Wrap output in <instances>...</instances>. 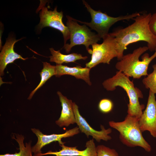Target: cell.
Segmentation results:
<instances>
[{
  "instance_id": "cell-17",
  "label": "cell",
  "mask_w": 156,
  "mask_h": 156,
  "mask_svg": "<svg viewBox=\"0 0 156 156\" xmlns=\"http://www.w3.org/2000/svg\"><path fill=\"white\" fill-rule=\"evenodd\" d=\"M12 138L15 140L18 143L19 147V152L14 154L7 153L0 155V156H33L32 155L31 141L26 142L25 144L24 136L15 133H13Z\"/></svg>"
},
{
  "instance_id": "cell-9",
  "label": "cell",
  "mask_w": 156,
  "mask_h": 156,
  "mask_svg": "<svg viewBox=\"0 0 156 156\" xmlns=\"http://www.w3.org/2000/svg\"><path fill=\"white\" fill-rule=\"evenodd\" d=\"M139 122L142 132L148 131L153 137L156 138V100L155 94L150 90L146 108Z\"/></svg>"
},
{
  "instance_id": "cell-11",
  "label": "cell",
  "mask_w": 156,
  "mask_h": 156,
  "mask_svg": "<svg viewBox=\"0 0 156 156\" xmlns=\"http://www.w3.org/2000/svg\"><path fill=\"white\" fill-rule=\"evenodd\" d=\"M73 109L75 116L76 123L77 124L80 131L84 133L88 137L90 135L97 142L101 140L107 141L112 139L109 134L112 132L111 129H105L104 126L101 125V130L98 131L93 129L87 122L86 119L80 114L78 105L75 102L73 103Z\"/></svg>"
},
{
  "instance_id": "cell-4",
  "label": "cell",
  "mask_w": 156,
  "mask_h": 156,
  "mask_svg": "<svg viewBox=\"0 0 156 156\" xmlns=\"http://www.w3.org/2000/svg\"><path fill=\"white\" fill-rule=\"evenodd\" d=\"M139 120L128 114L120 122L110 121L109 125L119 133V138L124 144L130 147H141L147 152L151 151L150 145L144 139L141 130Z\"/></svg>"
},
{
  "instance_id": "cell-13",
  "label": "cell",
  "mask_w": 156,
  "mask_h": 156,
  "mask_svg": "<svg viewBox=\"0 0 156 156\" xmlns=\"http://www.w3.org/2000/svg\"><path fill=\"white\" fill-rule=\"evenodd\" d=\"M22 39L16 40L14 38H8L2 48L0 53V75H4V70L7 65L13 63L16 60L20 59L25 60L28 58H24L14 51V46L15 43Z\"/></svg>"
},
{
  "instance_id": "cell-7",
  "label": "cell",
  "mask_w": 156,
  "mask_h": 156,
  "mask_svg": "<svg viewBox=\"0 0 156 156\" xmlns=\"http://www.w3.org/2000/svg\"><path fill=\"white\" fill-rule=\"evenodd\" d=\"M103 40L101 44L96 43L92 45L91 59L86 63V67L91 69L100 63L109 64L112 59L117 57L116 44L114 37L109 34Z\"/></svg>"
},
{
  "instance_id": "cell-3",
  "label": "cell",
  "mask_w": 156,
  "mask_h": 156,
  "mask_svg": "<svg viewBox=\"0 0 156 156\" xmlns=\"http://www.w3.org/2000/svg\"><path fill=\"white\" fill-rule=\"evenodd\" d=\"M148 50L147 46L141 47L134 49L131 53L124 55L121 60L116 64V68L126 76L134 79H139L143 76H147L149 65L156 57V49L151 56L146 53L142 56V61L139 60V58Z\"/></svg>"
},
{
  "instance_id": "cell-16",
  "label": "cell",
  "mask_w": 156,
  "mask_h": 156,
  "mask_svg": "<svg viewBox=\"0 0 156 156\" xmlns=\"http://www.w3.org/2000/svg\"><path fill=\"white\" fill-rule=\"evenodd\" d=\"M52 55L50 56V61L54 62L56 64H62L63 63L75 62L79 60H85L88 58L87 56H83L80 54L76 53L65 55L62 53L60 50L55 51L53 48H49Z\"/></svg>"
},
{
  "instance_id": "cell-5",
  "label": "cell",
  "mask_w": 156,
  "mask_h": 156,
  "mask_svg": "<svg viewBox=\"0 0 156 156\" xmlns=\"http://www.w3.org/2000/svg\"><path fill=\"white\" fill-rule=\"evenodd\" d=\"M83 4L90 13L91 18V21L83 22L75 19L79 23L89 26L92 30L96 31L99 36L103 39L109 34V31L111 26L118 21L133 19L140 14V12H135L132 14L121 15L117 17L110 16L106 13L100 10L93 9L85 1L83 0Z\"/></svg>"
},
{
  "instance_id": "cell-10",
  "label": "cell",
  "mask_w": 156,
  "mask_h": 156,
  "mask_svg": "<svg viewBox=\"0 0 156 156\" xmlns=\"http://www.w3.org/2000/svg\"><path fill=\"white\" fill-rule=\"evenodd\" d=\"M31 130L38 138L36 143L31 148L34 155L42 153L41 149L44 146L53 142L57 141L60 146L64 144L65 142L62 141V138L73 136L78 134L80 131L78 127H77L66 131L63 133L47 135L44 134L38 129L34 128Z\"/></svg>"
},
{
  "instance_id": "cell-22",
  "label": "cell",
  "mask_w": 156,
  "mask_h": 156,
  "mask_svg": "<svg viewBox=\"0 0 156 156\" xmlns=\"http://www.w3.org/2000/svg\"><path fill=\"white\" fill-rule=\"evenodd\" d=\"M148 25L151 32L156 36V12L151 15Z\"/></svg>"
},
{
  "instance_id": "cell-18",
  "label": "cell",
  "mask_w": 156,
  "mask_h": 156,
  "mask_svg": "<svg viewBox=\"0 0 156 156\" xmlns=\"http://www.w3.org/2000/svg\"><path fill=\"white\" fill-rule=\"evenodd\" d=\"M43 68L40 74L41 77L40 81L37 86L29 94L28 99L30 100L36 92L51 77L56 75L55 66L51 65L47 62H43Z\"/></svg>"
},
{
  "instance_id": "cell-20",
  "label": "cell",
  "mask_w": 156,
  "mask_h": 156,
  "mask_svg": "<svg viewBox=\"0 0 156 156\" xmlns=\"http://www.w3.org/2000/svg\"><path fill=\"white\" fill-rule=\"evenodd\" d=\"M96 149L98 156H119L116 150L103 145H98Z\"/></svg>"
},
{
  "instance_id": "cell-15",
  "label": "cell",
  "mask_w": 156,
  "mask_h": 156,
  "mask_svg": "<svg viewBox=\"0 0 156 156\" xmlns=\"http://www.w3.org/2000/svg\"><path fill=\"white\" fill-rule=\"evenodd\" d=\"M55 66L56 77H60L64 75H70L77 79L83 80L89 86L92 85L90 77V69L86 67L83 68L78 65L69 67L62 64H56Z\"/></svg>"
},
{
  "instance_id": "cell-8",
  "label": "cell",
  "mask_w": 156,
  "mask_h": 156,
  "mask_svg": "<svg viewBox=\"0 0 156 156\" xmlns=\"http://www.w3.org/2000/svg\"><path fill=\"white\" fill-rule=\"evenodd\" d=\"M41 9L38 27L41 29L45 27H50L60 31L63 35L64 46H65L67 44V41L70 39V34L68 27L63 22V12H58L56 7L53 11L49 10L47 7L44 6H42Z\"/></svg>"
},
{
  "instance_id": "cell-2",
  "label": "cell",
  "mask_w": 156,
  "mask_h": 156,
  "mask_svg": "<svg viewBox=\"0 0 156 156\" xmlns=\"http://www.w3.org/2000/svg\"><path fill=\"white\" fill-rule=\"evenodd\" d=\"M102 85L109 91L115 90L117 86L122 88L126 92L129 99L128 104V114L139 119L145 105L140 104L139 99L142 98L143 96L141 90L135 86L133 81L130 80L129 77L118 71L113 77L104 81Z\"/></svg>"
},
{
  "instance_id": "cell-6",
  "label": "cell",
  "mask_w": 156,
  "mask_h": 156,
  "mask_svg": "<svg viewBox=\"0 0 156 156\" xmlns=\"http://www.w3.org/2000/svg\"><path fill=\"white\" fill-rule=\"evenodd\" d=\"M66 25L70 34V42L64 46L66 52L68 53L74 46L83 45L88 53L90 54L92 49L89 48L90 46L97 43L101 38L97 34L92 32L86 25H79L75 19L69 16H66Z\"/></svg>"
},
{
  "instance_id": "cell-19",
  "label": "cell",
  "mask_w": 156,
  "mask_h": 156,
  "mask_svg": "<svg viewBox=\"0 0 156 156\" xmlns=\"http://www.w3.org/2000/svg\"><path fill=\"white\" fill-rule=\"evenodd\" d=\"M152 67L153 69V72L144 77L142 82L145 88L156 94V64L153 65Z\"/></svg>"
},
{
  "instance_id": "cell-1",
  "label": "cell",
  "mask_w": 156,
  "mask_h": 156,
  "mask_svg": "<svg viewBox=\"0 0 156 156\" xmlns=\"http://www.w3.org/2000/svg\"><path fill=\"white\" fill-rule=\"evenodd\" d=\"M151 15V13H140L133 19L134 22L132 24L124 28L116 29L109 33L115 39L118 61L122 59L127 46L137 42H146L148 50L151 52L155 51L156 36L151 32L148 25Z\"/></svg>"
},
{
  "instance_id": "cell-12",
  "label": "cell",
  "mask_w": 156,
  "mask_h": 156,
  "mask_svg": "<svg viewBox=\"0 0 156 156\" xmlns=\"http://www.w3.org/2000/svg\"><path fill=\"white\" fill-rule=\"evenodd\" d=\"M62 149L59 151H49L45 153H41L34 155L33 156H43L47 155H53L56 156H98L96 147L93 139L90 140L86 143L85 149L80 151L77 147H68L64 144L60 146Z\"/></svg>"
},
{
  "instance_id": "cell-21",
  "label": "cell",
  "mask_w": 156,
  "mask_h": 156,
  "mask_svg": "<svg viewBox=\"0 0 156 156\" xmlns=\"http://www.w3.org/2000/svg\"><path fill=\"white\" fill-rule=\"evenodd\" d=\"M113 107V103L111 100L107 99H104L99 101L98 108L103 113H108L111 112Z\"/></svg>"
},
{
  "instance_id": "cell-14",
  "label": "cell",
  "mask_w": 156,
  "mask_h": 156,
  "mask_svg": "<svg viewBox=\"0 0 156 156\" xmlns=\"http://www.w3.org/2000/svg\"><path fill=\"white\" fill-rule=\"evenodd\" d=\"M61 105L62 109L60 116L55 121L56 124L59 127H68L70 124L76 123L73 103L71 100L68 99L59 91L57 92Z\"/></svg>"
}]
</instances>
